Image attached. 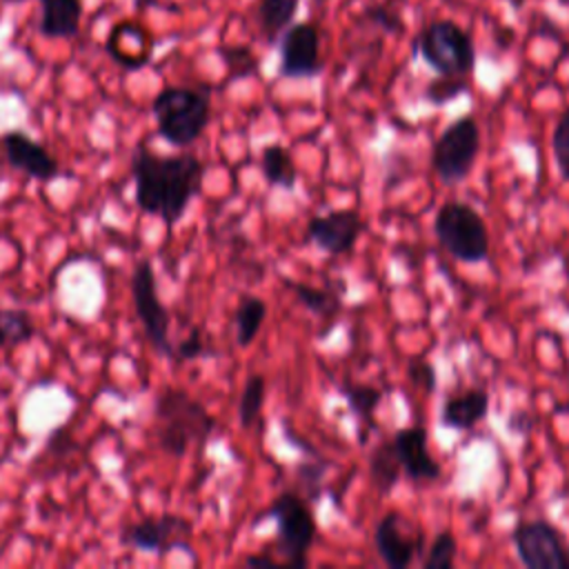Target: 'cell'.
<instances>
[{
  "mask_svg": "<svg viewBox=\"0 0 569 569\" xmlns=\"http://www.w3.org/2000/svg\"><path fill=\"white\" fill-rule=\"evenodd\" d=\"M264 378L260 373H253L247 378L244 389L240 393V402H238V420L240 427L249 429L256 425V420L262 413V405H264Z\"/></svg>",
  "mask_w": 569,
  "mask_h": 569,
  "instance_id": "d4e9b609",
  "label": "cell"
},
{
  "mask_svg": "<svg viewBox=\"0 0 569 569\" xmlns=\"http://www.w3.org/2000/svg\"><path fill=\"white\" fill-rule=\"evenodd\" d=\"M131 173L136 204L144 213L160 216L171 227L184 216L189 202L200 191L204 167L191 153L158 156L140 142L131 156Z\"/></svg>",
  "mask_w": 569,
  "mask_h": 569,
  "instance_id": "6da1fadb",
  "label": "cell"
},
{
  "mask_svg": "<svg viewBox=\"0 0 569 569\" xmlns=\"http://www.w3.org/2000/svg\"><path fill=\"white\" fill-rule=\"evenodd\" d=\"M82 20V0H40V33L47 38H71Z\"/></svg>",
  "mask_w": 569,
  "mask_h": 569,
  "instance_id": "ac0fdd59",
  "label": "cell"
},
{
  "mask_svg": "<svg viewBox=\"0 0 569 569\" xmlns=\"http://www.w3.org/2000/svg\"><path fill=\"white\" fill-rule=\"evenodd\" d=\"M218 53L229 71V78H233V80L253 76L258 71V58L244 44H224L218 49Z\"/></svg>",
  "mask_w": 569,
  "mask_h": 569,
  "instance_id": "4316f807",
  "label": "cell"
},
{
  "mask_svg": "<svg viewBox=\"0 0 569 569\" xmlns=\"http://www.w3.org/2000/svg\"><path fill=\"white\" fill-rule=\"evenodd\" d=\"M107 53L124 69H140L149 62L153 42L136 22H118L107 38Z\"/></svg>",
  "mask_w": 569,
  "mask_h": 569,
  "instance_id": "2e32d148",
  "label": "cell"
},
{
  "mask_svg": "<svg viewBox=\"0 0 569 569\" xmlns=\"http://www.w3.org/2000/svg\"><path fill=\"white\" fill-rule=\"evenodd\" d=\"M158 122V133L173 147H187L196 142L211 118L209 89L193 87H167L151 104Z\"/></svg>",
  "mask_w": 569,
  "mask_h": 569,
  "instance_id": "3957f363",
  "label": "cell"
},
{
  "mask_svg": "<svg viewBox=\"0 0 569 569\" xmlns=\"http://www.w3.org/2000/svg\"><path fill=\"white\" fill-rule=\"evenodd\" d=\"M242 565H247V567H278L280 562H278L273 556L256 553V556H247V558L242 560Z\"/></svg>",
  "mask_w": 569,
  "mask_h": 569,
  "instance_id": "836d02e7",
  "label": "cell"
},
{
  "mask_svg": "<svg viewBox=\"0 0 569 569\" xmlns=\"http://www.w3.org/2000/svg\"><path fill=\"white\" fill-rule=\"evenodd\" d=\"M373 545L382 562L391 569H405L413 562L416 551L420 553L422 536H413L405 529L402 516L396 511H389L382 516L373 531Z\"/></svg>",
  "mask_w": 569,
  "mask_h": 569,
  "instance_id": "4fadbf2b",
  "label": "cell"
},
{
  "mask_svg": "<svg viewBox=\"0 0 569 569\" xmlns=\"http://www.w3.org/2000/svg\"><path fill=\"white\" fill-rule=\"evenodd\" d=\"M287 284L296 293L298 302H302L311 313H316L325 320H333L338 316V311L342 309L340 291L320 289V287H313L307 282H287Z\"/></svg>",
  "mask_w": 569,
  "mask_h": 569,
  "instance_id": "cb8c5ba5",
  "label": "cell"
},
{
  "mask_svg": "<svg viewBox=\"0 0 569 569\" xmlns=\"http://www.w3.org/2000/svg\"><path fill=\"white\" fill-rule=\"evenodd\" d=\"M520 562L529 569H569V547L547 520H525L511 533Z\"/></svg>",
  "mask_w": 569,
  "mask_h": 569,
  "instance_id": "ba28073f",
  "label": "cell"
},
{
  "mask_svg": "<svg viewBox=\"0 0 569 569\" xmlns=\"http://www.w3.org/2000/svg\"><path fill=\"white\" fill-rule=\"evenodd\" d=\"M467 89H469L467 76H438V78H433V80L427 84L425 98H427L431 104L442 107V104L456 100L458 96H462Z\"/></svg>",
  "mask_w": 569,
  "mask_h": 569,
  "instance_id": "83f0119b",
  "label": "cell"
},
{
  "mask_svg": "<svg viewBox=\"0 0 569 569\" xmlns=\"http://www.w3.org/2000/svg\"><path fill=\"white\" fill-rule=\"evenodd\" d=\"M420 56L438 76H469L476 67V49L469 33L453 20H433L413 40Z\"/></svg>",
  "mask_w": 569,
  "mask_h": 569,
  "instance_id": "5b68a950",
  "label": "cell"
},
{
  "mask_svg": "<svg viewBox=\"0 0 569 569\" xmlns=\"http://www.w3.org/2000/svg\"><path fill=\"white\" fill-rule=\"evenodd\" d=\"M551 151H553L560 178L569 182V107L560 113V118L553 127Z\"/></svg>",
  "mask_w": 569,
  "mask_h": 569,
  "instance_id": "f546056e",
  "label": "cell"
},
{
  "mask_svg": "<svg viewBox=\"0 0 569 569\" xmlns=\"http://www.w3.org/2000/svg\"><path fill=\"white\" fill-rule=\"evenodd\" d=\"M131 296L136 313L144 327L147 338L162 356H173V345L169 340V313L162 307L156 291V276L147 260L138 262L131 276Z\"/></svg>",
  "mask_w": 569,
  "mask_h": 569,
  "instance_id": "30bf717a",
  "label": "cell"
},
{
  "mask_svg": "<svg viewBox=\"0 0 569 569\" xmlns=\"http://www.w3.org/2000/svg\"><path fill=\"white\" fill-rule=\"evenodd\" d=\"M456 549H458V542L453 538L451 531H440L429 551H427V558L422 560V567L425 569H449L456 560Z\"/></svg>",
  "mask_w": 569,
  "mask_h": 569,
  "instance_id": "f1b7e54d",
  "label": "cell"
},
{
  "mask_svg": "<svg viewBox=\"0 0 569 569\" xmlns=\"http://www.w3.org/2000/svg\"><path fill=\"white\" fill-rule=\"evenodd\" d=\"M480 151V127L473 116H462L445 127L431 147V167L445 184L462 182Z\"/></svg>",
  "mask_w": 569,
  "mask_h": 569,
  "instance_id": "52a82bcc",
  "label": "cell"
},
{
  "mask_svg": "<svg viewBox=\"0 0 569 569\" xmlns=\"http://www.w3.org/2000/svg\"><path fill=\"white\" fill-rule=\"evenodd\" d=\"M362 231L365 220L353 209H333L327 216H313L307 222V240L331 256L349 253Z\"/></svg>",
  "mask_w": 569,
  "mask_h": 569,
  "instance_id": "7c38bea8",
  "label": "cell"
},
{
  "mask_svg": "<svg viewBox=\"0 0 569 569\" xmlns=\"http://www.w3.org/2000/svg\"><path fill=\"white\" fill-rule=\"evenodd\" d=\"M158 442L173 458H182L191 445H204L213 433L216 420L202 402L182 389H167L156 400Z\"/></svg>",
  "mask_w": 569,
  "mask_h": 569,
  "instance_id": "7a4b0ae2",
  "label": "cell"
},
{
  "mask_svg": "<svg viewBox=\"0 0 569 569\" xmlns=\"http://www.w3.org/2000/svg\"><path fill=\"white\" fill-rule=\"evenodd\" d=\"M407 373H409V380L422 389L425 393H431L438 385V376H436V369L429 360L425 358H411L409 367H407Z\"/></svg>",
  "mask_w": 569,
  "mask_h": 569,
  "instance_id": "4dcf8cb0",
  "label": "cell"
},
{
  "mask_svg": "<svg viewBox=\"0 0 569 569\" xmlns=\"http://www.w3.org/2000/svg\"><path fill=\"white\" fill-rule=\"evenodd\" d=\"M280 64L278 73L282 78L300 80L316 78L325 62L320 58V29L316 22H293L278 40Z\"/></svg>",
  "mask_w": 569,
  "mask_h": 569,
  "instance_id": "9c48e42d",
  "label": "cell"
},
{
  "mask_svg": "<svg viewBox=\"0 0 569 569\" xmlns=\"http://www.w3.org/2000/svg\"><path fill=\"white\" fill-rule=\"evenodd\" d=\"M400 471H402V467L398 462L391 440L376 445L373 451L369 453V480L373 482V487L380 493H389L398 485Z\"/></svg>",
  "mask_w": 569,
  "mask_h": 569,
  "instance_id": "44dd1931",
  "label": "cell"
},
{
  "mask_svg": "<svg viewBox=\"0 0 569 569\" xmlns=\"http://www.w3.org/2000/svg\"><path fill=\"white\" fill-rule=\"evenodd\" d=\"M487 411H489V393L482 389H469L442 402L440 425L453 431H467V429H473L480 420H485Z\"/></svg>",
  "mask_w": 569,
  "mask_h": 569,
  "instance_id": "e0dca14e",
  "label": "cell"
},
{
  "mask_svg": "<svg viewBox=\"0 0 569 569\" xmlns=\"http://www.w3.org/2000/svg\"><path fill=\"white\" fill-rule=\"evenodd\" d=\"M260 169L271 187L291 191L298 180V171L291 153L282 144H267L260 153Z\"/></svg>",
  "mask_w": 569,
  "mask_h": 569,
  "instance_id": "ffe728a7",
  "label": "cell"
},
{
  "mask_svg": "<svg viewBox=\"0 0 569 569\" xmlns=\"http://www.w3.org/2000/svg\"><path fill=\"white\" fill-rule=\"evenodd\" d=\"M429 433L422 425H413L407 429H398L391 438L393 451L402 467V473L411 480H438L440 465L429 453Z\"/></svg>",
  "mask_w": 569,
  "mask_h": 569,
  "instance_id": "5bb4252c",
  "label": "cell"
},
{
  "mask_svg": "<svg viewBox=\"0 0 569 569\" xmlns=\"http://www.w3.org/2000/svg\"><path fill=\"white\" fill-rule=\"evenodd\" d=\"M204 351L207 349L202 345L200 331L193 329L178 347H173V358H178V360H193V358H200Z\"/></svg>",
  "mask_w": 569,
  "mask_h": 569,
  "instance_id": "1f68e13d",
  "label": "cell"
},
{
  "mask_svg": "<svg viewBox=\"0 0 569 569\" xmlns=\"http://www.w3.org/2000/svg\"><path fill=\"white\" fill-rule=\"evenodd\" d=\"M367 20L373 22L376 27L385 29V31H398L400 29V18L391 9H387V7L367 9Z\"/></svg>",
  "mask_w": 569,
  "mask_h": 569,
  "instance_id": "d6a6232c",
  "label": "cell"
},
{
  "mask_svg": "<svg viewBox=\"0 0 569 569\" xmlns=\"http://www.w3.org/2000/svg\"><path fill=\"white\" fill-rule=\"evenodd\" d=\"M278 527L276 551L289 567H307V551L316 540V518L296 491H282L269 507Z\"/></svg>",
  "mask_w": 569,
  "mask_h": 569,
  "instance_id": "8992f818",
  "label": "cell"
},
{
  "mask_svg": "<svg viewBox=\"0 0 569 569\" xmlns=\"http://www.w3.org/2000/svg\"><path fill=\"white\" fill-rule=\"evenodd\" d=\"M2 147L11 167L20 169L22 173L38 178L42 182L58 176L56 158L24 131H9L2 136Z\"/></svg>",
  "mask_w": 569,
  "mask_h": 569,
  "instance_id": "9a60e30c",
  "label": "cell"
},
{
  "mask_svg": "<svg viewBox=\"0 0 569 569\" xmlns=\"http://www.w3.org/2000/svg\"><path fill=\"white\" fill-rule=\"evenodd\" d=\"M33 336L31 316L22 309H0V347L27 342Z\"/></svg>",
  "mask_w": 569,
  "mask_h": 569,
  "instance_id": "484cf974",
  "label": "cell"
},
{
  "mask_svg": "<svg viewBox=\"0 0 569 569\" xmlns=\"http://www.w3.org/2000/svg\"><path fill=\"white\" fill-rule=\"evenodd\" d=\"M136 4H138V7H144V4H147V0H136Z\"/></svg>",
  "mask_w": 569,
  "mask_h": 569,
  "instance_id": "e575fe53",
  "label": "cell"
},
{
  "mask_svg": "<svg viewBox=\"0 0 569 569\" xmlns=\"http://www.w3.org/2000/svg\"><path fill=\"white\" fill-rule=\"evenodd\" d=\"M300 0H256L253 18L267 44H276L280 36L293 24Z\"/></svg>",
  "mask_w": 569,
  "mask_h": 569,
  "instance_id": "d6986e66",
  "label": "cell"
},
{
  "mask_svg": "<svg viewBox=\"0 0 569 569\" xmlns=\"http://www.w3.org/2000/svg\"><path fill=\"white\" fill-rule=\"evenodd\" d=\"M189 536H191L189 520L173 516V513H164L160 518H144L136 525L124 527L120 540L124 545H129L133 549H142V551L167 553L171 549H182V551L191 553Z\"/></svg>",
  "mask_w": 569,
  "mask_h": 569,
  "instance_id": "8fae6325",
  "label": "cell"
},
{
  "mask_svg": "<svg viewBox=\"0 0 569 569\" xmlns=\"http://www.w3.org/2000/svg\"><path fill=\"white\" fill-rule=\"evenodd\" d=\"M342 396L349 405V409L358 416V420L367 427V436L369 431L376 429V422H373V413H376V407L380 405L382 400V391L373 385H365V382H345L342 385Z\"/></svg>",
  "mask_w": 569,
  "mask_h": 569,
  "instance_id": "603a6c76",
  "label": "cell"
},
{
  "mask_svg": "<svg viewBox=\"0 0 569 569\" xmlns=\"http://www.w3.org/2000/svg\"><path fill=\"white\" fill-rule=\"evenodd\" d=\"M438 244L458 262L476 264L489 256V231L482 216L467 202H445L433 220Z\"/></svg>",
  "mask_w": 569,
  "mask_h": 569,
  "instance_id": "277c9868",
  "label": "cell"
},
{
  "mask_svg": "<svg viewBox=\"0 0 569 569\" xmlns=\"http://www.w3.org/2000/svg\"><path fill=\"white\" fill-rule=\"evenodd\" d=\"M264 318H267L264 300L258 296H242L236 307V316H233L236 342L240 347H249L256 340Z\"/></svg>",
  "mask_w": 569,
  "mask_h": 569,
  "instance_id": "7402d4cb",
  "label": "cell"
}]
</instances>
